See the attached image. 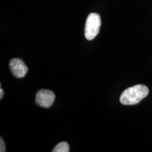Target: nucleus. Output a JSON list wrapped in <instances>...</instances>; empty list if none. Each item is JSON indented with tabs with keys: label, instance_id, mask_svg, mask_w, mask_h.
Returning <instances> with one entry per match:
<instances>
[{
	"label": "nucleus",
	"instance_id": "20e7f679",
	"mask_svg": "<svg viewBox=\"0 0 152 152\" xmlns=\"http://www.w3.org/2000/svg\"><path fill=\"white\" fill-rule=\"evenodd\" d=\"M11 73L17 78H21L26 76L28 73V68L25 63L20 58H13L9 63Z\"/></svg>",
	"mask_w": 152,
	"mask_h": 152
},
{
	"label": "nucleus",
	"instance_id": "f257e3e1",
	"mask_svg": "<svg viewBox=\"0 0 152 152\" xmlns=\"http://www.w3.org/2000/svg\"><path fill=\"white\" fill-rule=\"evenodd\" d=\"M149 94V89L144 85H137L126 89L120 96L123 105H134Z\"/></svg>",
	"mask_w": 152,
	"mask_h": 152
},
{
	"label": "nucleus",
	"instance_id": "423d86ee",
	"mask_svg": "<svg viewBox=\"0 0 152 152\" xmlns=\"http://www.w3.org/2000/svg\"><path fill=\"white\" fill-rule=\"evenodd\" d=\"M0 151L1 152H4L6 151V146L4 142L3 139L1 137L0 139Z\"/></svg>",
	"mask_w": 152,
	"mask_h": 152
},
{
	"label": "nucleus",
	"instance_id": "39448f33",
	"mask_svg": "<svg viewBox=\"0 0 152 152\" xmlns=\"http://www.w3.org/2000/svg\"><path fill=\"white\" fill-rule=\"evenodd\" d=\"M70 151L69 145L67 142H62L58 143L52 150L53 152H68Z\"/></svg>",
	"mask_w": 152,
	"mask_h": 152
},
{
	"label": "nucleus",
	"instance_id": "f03ea898",
	"mask_svg": "<svg viewBox=\"0 0 152 152\" xmlns=\"http://www.w3.org/2000/svg\"><path fill=\"white\" fill-rule=\"evenodd\" d=\"M101 17L96 13H91L87 16L85 28V36L87 40H92L99 33Z\"/></svg>",
	"mask_w": 152,
	"mask_h": 152
},
{
	"label": "nucleus",
	"instance_id": "0eeeda50",
	"mask_svg": "<svg viewBox=\"0 0 152 152\" xmlns=\"http://www.w3.org/2000/svg\"><path fill=\"white\" fill-rule=\"evenodd\" d=\"M3 95H4V91L2 90V88H0V99H2Z\"/></svg>",
	"mask_w": 152,
	"mask_h": 152
},
{
	"label": "nucleus",
	"instance_id": "7ed1b4c3",
	"mask_svg": "<svg viewBox=\"0 0 152 152\" xmlns=\"http://www.w3.org/2000/svg\"><path fill=\"white\" fill-rule=\"evenodd\" d=\"M55 100L54 93L51 90H41L36 94V104L43 108H49L52 106Z\"/></svg>",
	"mask_w": 152,
	"mask_h": 152
}]
</instances>
